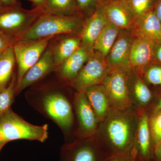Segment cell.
<instances>
[{
  "label": "cell",
  "instance_id": "4fadbf2b",
  "mask_svg": "<svg viewBox=\"0 0 161 161\" xmlns=\"http://www.w3.org/2000/svg\"><path fill=\"white\" fill-rule=\"evenodd\" d=\"M139 112L133 155L135 161H155L154 146L147 111Z\"/></svg>",
  "mask_w": 161,
  "mask_h": 161
},
{
  "label": "cell",
  "instance_id": "836d02e7",
  "mask_svg": "<svg viewBox=\"0 0 161 161\" xmlns=\"http://www.w3.org/2000/svg\"><path fill=\"white\" fill-rule=\"evenodd\" d=\"M154 160L161 161V142L156 145L154 148Z\"/></svg>",
  "mask_w": 161,
  "mask_h": 161
},
{
  "label": "cell",
  "instance_id": "d6986e66",
  "mask_svg": "<svg viewBox=\"0 0 161 161\" xmlns=\"http://www.w3.org/2000/svg\"><path fill=\"white\" fill-rule=\"evenodd\" d=\"M82 92L86 95L99 124L114 108L106 90L100 84L88 87Z\"/></svg>",
  "mask_w": 161,
  "mask_h": 161
},
{
  "label": "cell",
  "instance_id": "9a60e30c",
  "mask_svg": "<svg viewBox=\"0 0 161 161\" xmlns=\"http://www.w3.org/2000/svg\"><path fill=\"white\" fill-rule=\"evenodd\" d=\"M108 23L102 7L98 3L95 11L84 20L79 34L81 39L80 46L93 52L95 41Z\"/></svg>",
  "mask_w": 161,
  "mask_h": 161
},
{
  "label": "cell",
  "instance_id": "d6a6232c",
  "mask_svg": "<svg viewBox=\"0 0 161 161\" xmlns=\"http://www.w3.org/2000/svg\"><path fill=\"white\" fill-rule=\"evenodd\" d=\"M132 157V153L128 155L115 156L107 159L106 161H130Z\"/></svg>",
  "mask_w": 161,
  "mask_h": 161
},
{
  "label": "cell",
  "instance_id": "f35d334b",
  "mask_svg": "<svg viewBox=\"0 0 161 161\" xmlns=\"http://www.w3.org/2000/svg\"><path fill=\"white\" fill-rule=\"evenodd\" d=\"M6 143V142L2 143H0V151H1V150H2V148H3V147H4V145H5Z\"/></svg>",
  "mask_w": 161,
  "mask_h": 161
},
{
  "label": "cell",
  "instance_id": "4316f807",
  "mask_svg": "<svg viewBox=\"0 0 161 161\" xmlns=\"http://www.w3.org/2000/svg\"><path fill=\"white\" fill-rule=\"evenodd\" d=\"M136 18L152 10L154 0H123Z\"/></svg>",
  "mask_w": 161,
  "mask_h": 161
},
{
  "label": "cell",
  "instance_id": "d4e9b609",
  "mask_svg": "<svg viewBox=\"0 0 161 161\" xmlns=\"http://www.w3.org/2000/svg\"><path fill=\"white\" fill-rule=\"evenodd\" d=\"M17 77L13 74L6 87L0 92V118L10 110L16 87Z\"/></svg>",
  "mask_w": 161,
  "mask_h": 161
},
{
  "label": "cell",
  "instance_id": "277c9868",
  "mask_svg": "<svg viewBox=\"0 0 161 161\" xmlns=\"http://www.w3.org/2000/svg\"><path fill=\"white\" fill-rule=\"evenodd\" d=\"M0 132L7 142L20 139L43 142L48 137V125H32L10 109L0 118Z\"/></svg>",
  "mask_w": 161,
  "mask_h": 161
},
{
  "label": "cell",
  "instance_id": "44dd1931",
  "mask_svg": "<svg viewBox=\"0 0 161 161\" xmlns=\"http://www.w3.org/2000/svg\"><path fill=\"white\" fill-rule=\"evenodd\" d=\"M92 52L80 46L61 64L56 71L58 72L60 78L67 81L71 85L89 59Z\"/></svg>",
  "mask_w": 161,
  "mask_h": 161
},
{
  "label": "cell",
  "instance_id": "7c38bea8",
  "mask_svg": "<svg viewBox=\"0 0 161 161\" xmlns=\"http://www.w3.org/2000/svg\"><path fill=\"white\" fill-rule=\"evenodd\" d=\"M74 105L78 124L79 137L95 136L98 123L95 112L84 92L77 91L74 96Z\"/></svg>",
  "mask_w": 161,
  "mask_h": 161
},
{
  "label": "cell",
  "instance_id": "f1b7e54d",
  "mask_svg": "<svg viewBox=\"0 0 161 161\" xmlns=\"http://www.w3.org/2000/svg\"><path fill=\"white\" fill-rule=\"evenodd\" d=\"M78 12L85 18L88 17L95 11L100 0H75Z\"/></svg>",
  "mask_w": 161,
  "mask_h": 161
},
{
  "label": "cell",
  "instance_id": "ba28073f",
  "mask_svg": "<svg viewBox=\"0 0 161 161\" xmlns=\"http://www.w3.org/2000/svg\"><path fill=\"white\" fill-rule=\"evenodd\" d=\"M107 158L95 138L79 137L64 147L61 161H106Z\"/></svg>",
  "mask_w": 161,
  "mask_h": 161
},
{
  "label": "cell",
  "instance_id": "ffe728a7",
  "mask_svg": "<svg viewBox=\"0 0 161 161\" xmlns=\"http://www.w3.org/2000/svg\"><path fill=\"white\" fill-rule=\"evenodd\" d=\"M155 44L146 39L135 38L130 52L131 69L142 75L145 68L152 62Z\"/></svg>",
  "mask_w": 161,
  "mask_h": 161
},
{
  "label": "cell",
  "instance_id": "52a82bcc",
  "mask_svg": "<svg viewBox=\"0 0 161 161\" xmlns=\"http://www.w3.org/2000/svg\"><path fill=\"white\" fill-rule=\"evenodd\" d=\"M142 75L133 70L129 72L127 80L130 105L138 112H148L154 99V92Z\"/></svg>",
  "mask_w": 161,
  "mask_h": 161
},
{
  "label": "cell",
  "instance_id": "ab89813d",
  "mask_svg": "<svg viewBox=\"0 0 161 161\" xmlns=\"http://www.w3.org/2000/svg\"><path fill=\"white\" fill-rule=\"evenodd\" d=\"M130 161H135V160H134V157H133V153H132V158L131 159V160H130Z\"/></svg>",
  "mask_w": 161,
  "mask_h": 161
},
{
  "label": "cell",
  "instance_id": "3957f363",
  "mask_svg": "<svg viewBox=\"0 0 161 161\" xmlns=\"http://www.w3.org/2000/svg\"><path fill=\"white\" fill-rule=\"evenodd\" d=\"M43 13L42 5L29 10L24 9L19 3L3 6L0 8V34L14 44L21 40Z\"/></svg>",
  "mask_w": 161,
  "mask_h": 161
},
{
  "label": "cell",
  "instance_id": "5b68a950",
  "mask_svg": "<svg viewBox=\"0 0 161 161\" xmlns=\"http://www.w3.org/2000/svg\"><path fill=\"white\" fill-rule=\"evenodd\" d=\"M53 37L20 40L13 45L18 68L16 87L17 91L19 87L24 75L39 60Z\"/></svg>",
  "mask_w": 161,
  "mask_h": 161
},
{
  "label": "cell",
  "instance_id": "7402d4cb",
  "mask_svg": "<svg viewBox=\"0 0 161 161\" xmlns=\"http://www.w3.org/2000/svg\"><path fill=\"white\" fill-rule=\"evenodd\" d=\"M120 31L118 27L108 22L95 41L94 50L106 57L115 43Z\"/></svg>",
  "mask_w": 161,
  "mask_h": 161
},
{
  "label": "cell",
  "instance_id": "5bb4252c",
  "mask_svg": "<svg viewBox=\"0 0 161 161\" xmlns=\"http://www.w3.org/2000/svg\"><path fill=\"white\" fill-rule=\"evenodd\" d=\"M108 21L120 30H131L135 18L123 0H100Z\"/></svg>",
  "mask_w": 161,
  "mask_h": 161
},
{
  "label": "cell",
  "instance_id": "8992f818",
  "mask_svg": "<svg viewBox=\"0 0 161 161\" xmlns=\"http://www.w3.org/2000/svg\"><path fill=\"white\" fill-rule=\"evenodd\" d=\"M109 72L106 57L94 50L71 86L77 91H82L88 87L103 83Z\"/></svg>",
  "mask_w": 161,
  "mask_h": 161
},
{
  "label": "cell",
  "instance_id": "8d00e7d4",
  "mask_svg": "<svg viewBox=\"0 0 161 161\" xmlns=\"http://www.w3.org/2000/svg\"><path fill=\"white\" fill-rule=\"evenodd\" d=\"M29 1L32 3L35 7H37L42 6L43 3H44V0H29Z\"/></svg>",
  "mask_w": 161,
  "mask_h": 161
},
{
  "label": "cell",
  "instance_id": "60d3db41",
  "mask_svg": "<svg viewBox=\"0 0 161 161\" xmlns=\"http://www.w3.org/2000/svg\"><path fill=\"white\" fill-rule=\"evenodd\" d=\"M2 7H3V4H2L1 2H0V8H2Z\"/></svg>",
  "mask_w": 161,
  "mask_h": 161
},
{
  "label": "cell",
  "instance_id": "4dcf8cb0",
  "mask_svg": "<svg viewBox=\"0 0 161 161\" xmlns=\"http://www.w3.org/2000/svg\"><path fill=\"white\" fill-rule=\"evenodd\" d=\"M152 63L161 65V43L155 44L153 50Z\"/></svg>",
  "mask_w": 161,
  "mask_h": 161
},
{
  "label": "cell",
  "instance_id": "9c48e42d",
  "mask_svg": "<svg viewBox=\"0 0 161 161\" xmlns=\"http://www.w3.org/2000/svg\"><path fill=\"white\" fill-rule=\"evenodd\" d=\"M135 38L131 30H120L115 43L106 57V61L109 70L130 71L131 69L130 52Z\"/></svg>",
  "mask_w": 161,
  "mask_h": 161
},
{
  "label": "cell",
  "instance_id": "2e32d148",
  "mask_svg": "<svg viewBox=\"0 0 161 161\" xmlns=\"http://www.w3.org/2000/svg\"><path fill=\"white\" fill-rule=\"evenodd\" d=\"M131 31L135 38L161 43V22L152 10L136 18Z\"/></svg>",
  "mask_w": 161,
  "mask_h": 161
},
{
  "label": "cell",
  "instance_id": "8fae6325",
  "mask_svg": "<svg viewBox=\"0 0 161 161\" xmlns=\"http://www.w3.org/2000/svg\"><path fill=\"white\" fill-rule=\"evenodd\" d=\"M130 71L120 69L109 70L102 83L109 96L114 108L124 109L130 106L127 86Z\"/></svg>",
  "mask_w": 161,
  "mask_h": 161
},
{
  "label": "cell",
  "instance_id": "f546056e",
  "mask_svg": "<svg viewBox=\"0 0 161 161\" xmlns=\"http://www.w3.org/2000/svg\"><path fill=\"white\" fill-rule=\"evenodd\" d=\"M154 92V99L151 108L148 112L161 110V86H157Z\"/></svg>",
  "mask_w": 161,
  "mask_h": 161
},
{
  "label": "cell",
  "instance_id": "e575fe53",
  "mask_svg": "<svg viewBox=\"0 0 161 161\" xmlns=\"http://www.w3.org/2000/svg\"><path fill=\"white\" fill-rule=\"evenodd\" d=\"M153 11L161 22V0H158L156 3L154 9Z\"/></svg>",
  "mask_w": 161,
  "mask_h": 161
},
{
  "label": "cell",
  "instance_id": "484cf974",
  "mask_svg": "<svg viewBox=\"0 0 161 161\" xmlns=\"http://www.w3.org/2000/svg\"><path fill=\"white\" fill-rule=\"evenodd\" d=\"M148 112L150 132L155 147L161 142V110Z\"/></svg>",
  "mask_w": 161,
  "mask_h": 161
},
{
  "label": "cell",
  "instance_id": "30bf717a",
  "mask_svg": "<svg viewBox=\"0 0 161 161\" xmlns=\"http://www.w3.org/2000/svg\"><path fill=\"white\" fill-rule=\"evenodd\" d=\"M46 112L61 128L69 130L74 123V114L71 105L63 94L53 92L43 99Z\"/></svg>",
  "mask_w": 161,
  "mask_h": 161
},
{
  "label": "cell",
  "instance_id": "cb8c5ba5",
  "mask_svg": "<svg viewBox=\"0 0 161 161\" xmlns=\"http://www.w3.org/2000/svg\"><path fill=\"white\" fill-rule=\"evenodd\" d=\"M44 13L69 15L78 12L75 0H44Z\"/></svg>",
  "mask_w": 161,
  "mask_h": 161
},
{
  "label": "cell",
  "instance_id": "7a4b0ae2",
  "mask_svg": "<svg viewBox=\"0 0 161 161\" xmlns=\"http://www.w3.org/2000/svg\"><path fill=\"white\" fill-rule=\"evenodd\" d=\"M85 19L78 12L69 15L43 13L36 20L21 40L79 34Z\"/></svg>",
  "mask_w": 161,
  "mask_h": 161
},
{
  "label": "cell",
  "instance_id": "74e56055",
  "mask_svg": "<svg viewBox=\"0 0 161 161\" xmlns=\"http://www.w3.org/2000/svg\"><path fill=\"white\" fill-rule=\"evenodd\" d=\"M4 142L7 143V142L5 141V138H4V136H3V134L0 132V143Z\"/></svg>",
  "mask_w": 161,
  "mask_h": 161
},
{
  "label": "cell",
  "instance_id": "b9f144b4",
  "mask_svg": "<svg viewBox=\"0 0 161 161\" xmlns=\"http://www.w3.org/2000/svg\"></svg>",
  "mask_w": 161,
  "mask_h": 161
},
{
  "label": "cell",
  "instance_id": "603a6c76",
  "mask_svg": "<svg viewBox=\"0 0 161 161\" xmlns=\"http://www.w3.org/2000/svg\"><path fill=\"white\" fill-rule=\"evenodd\" d=\"M16 62L13 47H9L0 54V92L9 85Z\"/></svg>",
  "mask_w": 161,
  "mask_h": 161
},
{
  "label": "cell",
  "instance_id": "6da1fadb",
  "mask_svg": "<svg viewBox=\"0 0 161 161\" xmlns=\"http://www.w3.org/2000/svg\"><path fill=\"white\" fill-rule=\"evenodd\" d=\"M139 112L132 106L113 108L98 124L95 138L107 159L133 152Z\"/></svg>",
  "mask_w": 161,
  "mask_h": 161
},
{
  "label": "cell",
  "instance_id": "83f0119b",
  "mask_svg": "<svg viewBox=\"0 0 161 161\" xmlns=\"http://www.w3.org/2000/svg\"><path fill=\"white\" fill-rule=\"evenodd\" d=\"M142 75L150 85L161 86V65L152 62L145 68Z\"/></svg>",
  "mask_w": 161,
  "mask_h": 161
},
{
  "label": "cell",
  "instance_id": "ac0fdd59",
  "mask_svg": "<svg viewBox=\"0 0 161 161\" xmlns=\"http://www.w3.org/2000/svg\"><path fill=\"white\" fill-rule=\"evenodd\" d=\"M56 69L81 46L79 34H65L56 36L51 40Z\"/></svg>",
  "mask_w": 161,
  "mask_h": 161
},
{
  "label": "cell",
  "instance_id": "d590c367",
  "mask_svg": "<svg viewBox=\"0 0 161 161\" xmlns=\"http://www.w3.org/2000/svg\"><path fill=\"white\" fill-rule=\"evenodd\" d=\"M0 2L4 6H14L18 3L16 0H0Z\"/></svg>",
  "mask_w": 161,
  "mask_h": 161
},
{
  "label": "cell",
  "instance_id": "1f68e13d",
  "mask_svg": "<svg viewBox=\"0 0 161 161\" xmlns=\"http://www.w3.org/2000/svg\"><path fill=\"white\" fill-rule=\"evenodd\" d=\"M13 44L11 41L0 34V54Z\"/></svg>",
  "mask_w": 161,
  "mask_h": 161
},
{
  "label": "cell",
  "instance_id": "e0dca14e",
  "mask_svg": "<svg viewBox=\"0 0 161 161\" xmlns=\"http://www.w3.org/2000/svg\"><path fill=\"white\" fill-rule=\"evenodd\" d=\"M56 70L52 46L49 43L39 60L23 76L17 92H22Z\"/></svg>",
  "mask_w": 161,
  "mask_h": 161
}]
</instances>
